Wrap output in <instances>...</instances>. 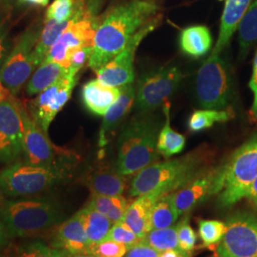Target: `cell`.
Here are the masks:
<instances>
[{
    "label": "cell",
    "mask_w": 257,
    "mask_h": 257,
    "mask_svg": "<svg viewBox=\"0 0 257 257\" xmlns=\"http://www.w3.org/2000/svg\"><path fill=\"white\" fill-rule=\"evenodd\" d=\"M160 11L157 0H128L111 7L99 18L89 67L95 72L110 62L138 32L162 19Z\"/></svg>",
    "instance_id": "1"
},
{
    "label": "cell",
    "mask_w": 257,
    "mask_h": 257,
    "mask_svg": "<svg viewBox=\"0 0 257 257\" xmlns=\"http://www.w3.org/2000/svg\"><path fill=\"white\" fill-rule=\"evenodd\" d=\"M208 162L207 151L201 150L179 158L156 162L136 174L128 193L138 197L149 193L160 196L175 193L210 170Z\"/></svg>",
    "instance_id": "2"
},
{
    "label": "cell",
    "mask_w": 257,
    "mask_h": 257,
    "mask_svg": "<svg viewBox=\"0 0 257 257\" xmlns=\"http://www.w3.org/2000/svg\"><path fill=\"white\" fill-rule=\"evenodd\" d=\"M62 217V211L53 198L0 201V220L12 237H28L44 232L60 223Z\"/></svg>",
    "instance_id": "3"
},
{
    "label": "cell",
    "mask_w": 257,
    "mask_h": 257,
    "mask_svg": "<svg viewBox=\"0 0 257 257\" xmlns=\"http://www.w3.org/2000/svg\"><path fill=\"white\" fill-rule=\"evenodd\" d=\"M158 134L157 124L147 117L135 118L123 128L117 141L116 171L120 175H135L158 162Z\"/></svg>",
    "instance_id": "4"
},
{
    "label": "cell",
    "mask_w": 257,
    "mask_h": 257,
    "mask_svg": "<svg viewBox=\"0 0 257 257\" xmlns=\"http://www.w3.org/2000/svg\"><path fill=\"white\" fill-rule=\"evenodd\" d=\"M19 109L23 121L24 162L70 173L77 156L69 150L55 145L48 134L32 117L26 104L21 100H19Z\"/></svg>",
    "instance_id": "5"
},
{
    "label": "cell",
    "mask_w": 257,
    "mask_h": 257,
    "mask_svg": "<svg viewBox=\"0 0 257 257\" xmlns=\"http://www.w3.org/2000/svg\"><path fill=\"white\" fill-rule=\"evenodd\" d=\"M69 174L26 162H15L0 172V193L10 197L35 195L62 182Z\"/></svg>",
    "instance_id": "6"
},
{
    "label": "cell",
    "mask_w": 257,
    "mask_h": 257,
    "mask_svg": "<svg viewBox=\"0 0 257 257\" xmlns=\"http://www.w3.org/2000/svg\"><path fill=\"white\" fill-rule=\"evenodd\" d=\"M257 177V136L239 147L224 164V183L219 193L222 207H230L246 197Z\"/></svg>",
    "instance_id": "7"
},
{
    "label": "cell",
    "mask_w": 257,
    "mask_h": 257,
    "mask_svg": "<svg viewBox=\"0 0 257 257\" xmlns=\"http://www.w3.org/2000/svg\"><path fill=\"white\" fill-rule=\"evenodd\" d=\"M96 0L86 1L74 15L70 25L47 54L44 61L55 62L69 68L70 56L75 50L84 46H92L99 18L95 16Z\"/></svg>",
    "instance_id": "8"
},
{
    "label": "cell",
    "mask_w": 257,
    "mask_h": 257,
    "mask_svg": "<svg viewBox=\"0 0 257 257\" xmlns=\"http://www.w3.org/2000/svg\"><path fill=\"white\" fill-rule=\"evenodd\" d=\"M41 29L39 25H35L22 33L0 67V82L14 96L19 93L37 70L34 51Z\"/></svg>",
    "instance_id": "9"
},
{
    "label": "cell",
    "mask_w": 257,
    "mask_h": 257,
    "mask_svg": "<svg viewBox=\"0 0 257 257\" xmlns=\"http://www.w3.org/2000/svg\"><path fill=\"white\" fill-rule=\"evenodd\" d=\"M195 92L200 106L205 109L224 110L230 99L228 68L219 55L211 54L198 70Z\"/></svg>",
    "instance_id": "10"
},
{
    "label": "cell",
    "mask_w": 257,
    "mask_h": 257,
    "mask_svg": "<svg viewBox=\"0 0 257 257\" xmlns=\"http://www.w3.org/2000/svg\"><path fill=\"white\" fill-rule=\"evenodd\" d=\"M183 74L176 66H165L142 75L136 88V107L146 112L158 108L179 87Z\"/></svg>",
    "instance_id": "11"
},
{
    "label": "cell",
    "mask_w": 257,
    "mask_h": 257,
    "mask_svg": "<svg viewBox=\"0 0 257 257\" xmlns=\"http://www.w3.org/2000/svg\"><path fill=\"white\" fill-rule=\"evenodd\" d=\"M212 257H257V215L248 212L231 215Z\"/></svg>",
    "instance_id": "12"
},
{
    "label": "cell",
    "mask_w": 257,
    "mask_h": 257,
    "mask_svg": "<svg viewBox=\"0 0 257 257\" xmlns=\"http://www.w3.org/2000/svg\"><path fill=\"white\" fill-rule=\"evenodd\" d=\"M160 21L161 19H157L143 28L130 40L121 53L110 62L96 70L95 74L97 80L106 86L113 88H122L133 84L136 78L134 62L138 46L143 39L160 24Z\"/></svg>",
    "instance_id": "13"
},
{
    "label": "cell",
    "mask_w": 257,
    "mask_h": 257,
    "mask_svg": "<svg viewBox=\"0 0 257 257\" xmlns=\"http://www.w3.org/2000/svg\"><path fill=\"white\" fill-rule=\"evenodd\" d=\"M23 156V121L19 99L8 94L0 102V162L13 164Z\"/></svg>",
    "instance_id": "14"
},
{
    "label": "cell",
    "mask_w": 257,
    "mask_h": 257,
    "mask_svg": "<svg viewBox=\"0 0 257 257\" xmlns=\"http://www.w3.org/2000/svg\"><path fill=\"white\" fill-rule=\"evenodd\" d=\"M77 79V75L69 74L29 102L27 108L30 114L47 134L56 114L70 100Z\"/></svg>",
    "instance_id": "15"
},
{
    "label": "cell",
    "mask_w": 257,
    "mask_h": 257,
    "mask_svg": "<svg viewBox=\"0 0 257 257\" xmlns=\"http://www.w3.org/2000/svg\"><path fill=\"white\" fill-rule=\"evenodd\" d=\"M224 183V165L210 169L203 175L174 193L179 214L187 213L206 201L212 195L220 193Z\"/></svg>",
    "instance_id": "16"
},
{
    "label": "cell",
    "mask_w": 257,
    "mask_h": 257,
    "mask_svg": "<svg viewBox=\"0 0 257 257\" xmlns=\"http://www.w3.org/2000/svg\"><path fill=\"white\" fill-rule=\"evenodd\" d=\"M51 245L71 253L89 254L91 244L87 236L80 211L65 221L56 230Z\"/></svg>",
    "instance_id": "17"
},
{
    "label": "cell",
    "mask_w": 257,
    "mask_h": 257,
    "mask_svg": "<svg viewBox=\"0 0 257 257\" xmlns=\"http://www.w3.org/2000/svg\"><path fill=\"white\" fill-rule=\"evenodd\" d=\"M136 101V87L131 84L121 88V94L104 115L98 135L99 147L108 145L121 122L126 117Z\"/></svg>",
    "instance_id": "18"
},
{
    "label": "cell",
    "mask_w": 257,
    "mask_h": 257,
    "mask_svg": "<svg viewBox=\"0 0 257 257\" xmlns=\"http://www.w3.org/2000/svg\"><path fill=\"white\" fill-rule=\"evenodd\" d=\"M161 196L156 193H149L138 196L131 203L125 211L122 222L142 239L152 230V211L156 201Z\"/></svg>",
    "instance_id": "19"
},
{
    "label": "cell",
    "mask_w": 257,
    "mask_h": 257,
    "mask_svg": "<svg viewBox=\"0 0 257 257\" xmlns=\"http://www.w3.org/2000/svg\"><path fill=\"white\" fill-rule=\"evenodd\" d=\"M121 88L106 86L97 79L90 80L82 88L81 97L86 109L95 115H105L110 107L117 101Z\"/></svg>",
    "instance_id": "20"
},
{
    "label": "cell",
    "mask_w": 257,
    "mask_h": 257,
    "mask_svg": "<svg viewBox=\"0 0 257 257\" xmlns=\"http://www.w3.org/2000/svg\"><path fill=\"white\" fill-rule=\"evenodd\" d=\"M250 3L251 0H226L221 18L219 34L211 54L219 55L229 44Z\"/></svg>",
    "instance_id": "21"
},
{
    "label": "cell",
    "mask_w": 257,
    "mask_h": 257,
    "mask_svg": "<svg viewBox=\"0 0 257 257\" xmlns=\"http://www.w3.org/2000/svg\"><path fill=\"white\" fill-rule=\"evenodd\" d=\"M85 183L92 194L107 196H122L125 192L127 181L125 175L117 171L98 170L88 175Z\"/></svg>",
    "instance_id": "22"
},
{
    "label": "cell",
    "mask_w": 257,
    "mask_h": 257,
    "mask_svg": "<svg viewBox=\"0 0 257 257\" xmlns=\"http://www.w3.org/2000/svg\"><path fill=\"white\" fill-rule=\"evenodd\" d=\"M69 70L55 62L43 61L32 74L26 85L29 96L38 94L69 75Z\"/></svg>",
    "instance_id": "23"
},
{
    "label": "cell",
    "mask_w": 257,
    "mask_h": 257,
    "mask_svg": "<svg viewBox=\"0 0 257 257\" xmlns=\"http://www.w3.org/2000/svg\"><path fill=\"white\" fill-rule=\"evenodd\" d=\"M211 44L210 30L203 25L185 28L179 37V46L182 52L194 58L206 55L211 50Z\"/></svg>",
    "instance_id": "24"
},
{
    "label": "cell",
    "mask_w": 257,
    "mask_h": 257,
    "mask_svg": "<svg viewBox=\"0 0 257 257\" xmlns=\"http://www.w3.org/2000/svg\"><path fill=\"white\" fill-rule=\"evenodd\" d=\"M165 122L163 128L158 134L157 138V151L160 156L169 158L177 155L183 151L186 145V138L181 134L175 132L171 126V104L165 102L164 105Z\"/></svg>",
    "instance_id": "25"
},
{
    "label": "cell",
    "mask_w": 257,
    "mask_h": 257,
    "mask_svg": "<svg viewBox=\"0 0 257 257\" xmlns=\"http://www.w3.org/2000/svg\"><path fill=\"white\" fill-rule=\"evenodd\" d=\"M79 211L91 246L105 240L113 223L106 215L89 205Z\"/></svg>",
    "instance_id": "26"
},
{
    "label": "cell",
    "mask_w": 257,
    "mask_h": 257,
    "mask_svg": "<svg viewBox=\"0 0 257 257\" xmlns=\"http://www.w3.org/2000/svg\"><path fill=\"white\" fill-rule=\"evenodd\" d=\"M71 21L72 19L67 22L59 23L55 20H45V25L41 29L37 46L34 51V58L37 67L44 61L50 49L61 37L62 33L70 25Z\"/></svg>",
    "instance_id": "27"
},
{
    "label": "cell",
    "mask_w": 257,
    "mask_h": 257,
    "mask_svg": "<svg viewBox=\"0 0 257 257\" xmlns=\"http://www.w3.org/2000/svg\"><path fill=\"white\" fill-rule=\"evenodd\" d=\"M180 216L175 206L174 193L161 196L152 211V229H165L174 226Z\"/></svg>",
    "instance_id": "28"
},
{
    "label": "cell",
    "mask_w": 257,
    "mask_h": 257,
    "mask_svg": "<svg viewBox=\"0 0 257 257\" xmlns=\"http://www.w3.org/2000/svg\"><path fill=\"white\" fill-rule=\"evenodd\" d=\"M128 205V200L123 196L98 194H92L91 201L89 203V206L106 215L113 224L122 220Z\"/></svg>",
    "instance_id": "29"
},
{
    "label": "cell",
    "mask_w": 257,
    "mask_h": 257,
    "mask_svg": "<svg viewBox=\"0 0 257 257\" xmlns=\"http://www.w3.org/2000/svg\"><path fill=\"white\" fill-rule=\"evenodd\" d=\"M233 117V112L230 109L194 110L188 121V127L191 132L197 133L203 130L211 128L215 123L229 121Z\"/></svg>",
    "instance_id": "30"
},
{
    "label": "cell",
    "mask_w": 257,
    "mask_h": 257,
    "mask_svg": "<svg viewBox=\"0 0 257 257\" xmlns=\"http://www.w3.org/2000/svg\"><path fill=\"white\" fill-rule=\"evenodd\" d=\"M178 223L165 229H152L141 239V242L159 252L168 249H180L178 243Z\"/></svg>",
    "instance_id": "31"
},
{
    "label": "cell",
    "mask_w": 257,
    "mask_h": 257,
    "mask_svg": "<svg viewBox=\"0 0 257 257\" xmlns=\"http://www.w3.org/2000/svg\"><path fill=\"white\" fill-rule=\"evenodd\" d=\"M240 52L245 55L257 41V0L250 3L238 27Z\"/></svg>",
    "instance_id": "32"
},
{
    "label": "cell",
    "mask_w": 257,
    "mask_h": 257,
    "mask_svg": "<svg viewBox=\"0 0 257 257\" xmlns=\"http://www.w3.org/2000/svg\"><path fill=\"white\" fill-rule=\"evenodd\" d=\"M86 0H54L46 11L45 20L63 23L73 19Z\"/></svg>",
    "instance_id": "33"
},
{
    "label": "cell",
    "mask_w": 257,
    "mask_h": 257,
    "mask_svg": "<svg viewBox=\"0 0 257 257\" xmlns=\"http://www.w3.org/2000/svg\"><path fill=\"white\" fill-rule=\"evenodd\" d=\"M199 236L203 246L212 248L218 246L226 232V223L218 220H200L198 223Z\"/></svg>",
    "instance_id": "34"
},
{
    "label": "cell",
    "mask_w": 257,
    "mask_h": 257,
    "mask_svg": "<svg viewBox=\"0 0 257 257\" xmlns=\"http://www.w3.org/2000/svg\"><path fill=\"white\" fill-rule=\"evenodd\" d=\"M11 257H63V250L50 248L41 241H31L19 245Z\"/></svg>",
    "instance_id": "35"
},
{
    "label": "cell",
    "mask_w": 257,
    "mask_h": 257,
    "mask_svg": "<svg viewBox=\"0 0 257 257\" xmlns=\"http://www.w3.org/2000/svg\"><path fill=\"white\" fill-rule=\"evenodd\" d=\"M105 239L118 242L128 248H132L141 242V238L138 237V235L135 233V231L130 229L128 226L122 221L114 223L112 225L107 237Z\"/></svg>",
    "instance_id": "36"
},
{
    "label": "cell",
    "mask_w": 257,
    "mask_h": 257,
    "mask_svg": "<svg viewBox=\"0 0 257 257\" xmlns=\"http://www.w3.org/2000/svg\"><path fill=\"white\" fill-rule=\"evenodd\" d=\"M128 248L118 242L105 239L90 248L89 255L92 257H124Z\"/></svg>",
    "instance_id": "37"
},
{
    "label": "cell",
    "mask_w": 257,
    "mask_h": 257,
    "mask_svg": "<svg viewBox=\"0 0 257 257\" xmlns=\"http://www.w3.org/2000/svg\"><path fill=\"white\" fill-rule=\"evenodd\" d=\"M178 243L179 248L185 251H192L196 243V234L192 229L189 221V216L178 223Z\"/></svg>",
    "instance_id": "38"
},
{
    "label": "cell",
    "mask_w": 257,
    "mask_h": 257,
    "mask_svg": "<svg viewBox=\"0 0 257 257\" xmlns=\"http://www.w3.org/2000/svg\"><path fill=\"white\" fill-rule=\"evenodd\" d=\"M92 46H84L75 50L70 56L69 61V74L77 75L83 66L89 62L92 55Z\"/></svg>",
    "instance_id": "39"
},
{
    "label": "cell",
    "mask_w": 257,
    "mask_h": 257,
    "mask_svg": "<svg viewBox=\"0 0 257 257\" xmlns=\"http://www.w3.org/2000/svg\"><path fill=\"white\" fill-rule=\"evenodd\" d=\"M11 49L12 42L10 40L9 29L7 25V21L4 19L0 11V67L6 59Z\"/></svg>",
    "instance_id": "40"
},
{
    "label": "cell",
    "mask_w": 257,
    "mask_h": 257,
    "mask_svg": "<svg viewBox=\"0 0 257 257\" xmlns=\"http://www.w3.org/2000/svg\"><path fill=\"white\" fill-rule=\"evenodd\" d=\"M160 252L147 244L140 242L136 246L128 248L124 257H159Z\"/></svg>",
    "instance_id": "41"
},
{
    "label": "cell",
    "mask_w": 257,
    "mask_h": 257,
    "mask_svg": "<svg viewBox=\"0 0 257 257\" xmlns=\"http://www.w3.org/2000/svg\"><path fill=\"white\" fill-rule=\"evenodd\" d=\"M249 89L253 94V102L250 108V115L254 120H257V52L254 56L253 61V69H252V75L248 83Z\"/></svg>",
    "instance_id": "42"
},
{
    "label": "cell",
    "mask_w": 257,
    "mask_h": 257,
    "mask_svg": "<svg viewBox=\"0 0 257 257\" xmlns=\"http://www.w3.org/2000/svg\"><path fill=\"white\" fill-rule=\"evenodd\" d=\"M11 238L12 236L10 235L7 228L5 227L3 222L0 220V248L6 247L9 244Z\"/></svg>",
    "instance_id": "43"
},
{
    "label": "cell",
    "mask_w": 257,
    "mask_h": 257,
    "mask_svg": "<svg viewBox=\"0 0 257 257\" xmlns=\"http://www.w3.org/2000/svg\"><path fill=\"white\" fill-rule=\"evenodd\" d=\"M49 0H18L16 6L25 7V6H40L45 7L48 5Z\"/></svg>",
    "instance_id": "44"
},
{
    "label": "cell",
    "mask_w": 257,
    "mask_h": 257,
    "mask_svg": "<svg viewBox=\"0 0 257 257\" xmlns=\"http://www.w3.org/2000/svg\"><path fill=\"white\" fill-rule=\"evenodd\" d=\"M159 257H191V252L183 249H168L160 252Z\"/></svg>",
    "instance_id": "45"
},
{
    "label": "cell",
    "mask_w": 257,
    "mask_h": 257,
    "mask_svg": "<svg viewBox=\"0 0 257 257\" xmlns=\"http://www.w3.org/2000/svg\"><path fill=\"white\" fill-rule=\"evenodd\" d=\"M246 197L249 200V202L251 203L257 209V177L256 179L250 185Z\"/></svg>",
    "instance_id": "46"
},
{
    "label": "cell",
    "mask_w": 257,
    "mask_h": 257,
    "mask_svg": "<svg viewBox=\"0 0 257 257\" xmlns=\"http://www.w3.org/2000/svg\"><path fill=\"white\" fill-rule=\"evenodd\" d=\"M18 0H0V4L4 9H11L16 6Z\"/></svg>",
    "instance_id": "47"
},
{
    "label": "cell",
    "mask_w": 257,
    "mask_h": 257,
    "mask_svg": "<svg viewBox=\"0 0 257 257\" xmlns=\"http://www.w3.org/2000/svg\"><path fill=\"white\" fill-rule=\"evenodd\" d=\"M63 257H92L89 254H83V253H71L69 251L63 250Z\"/></svg>",
    "instance_id": "48"
},
{
    "label": "cell",
    "mask_w": 257,
    "mask_h": 257,
    "mask_svg": "<svg viewBox=\"0 0 257 257\" xmlns=\"http://www.w3.org/2000/svg\"><path fill=\"white\" fill-rule=\"evenodd\" d=\"M8 94H9V92L3 87L2 83L0 82V102L2 101Z\"/></svg>",
    "instance_id": "49"
},
{
    "label": "cell",
    "mask_w": 257,
    "mask_h": 257,
    "mask_svg": "<svg viewBox=\"0 0 257 257\" xmlns=\"http://www.w3.org/2000/svg\"><path fill=\"white\" fill-rule=\"evenodd\" d=\"M86 1H90V0H86Z\"/></svg>",
    "instance_id": "50"
}]
</instances>
